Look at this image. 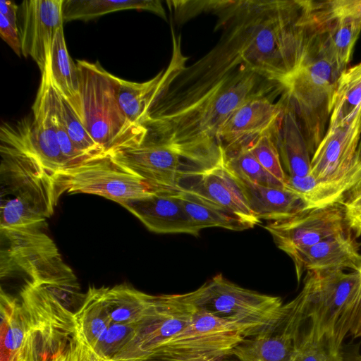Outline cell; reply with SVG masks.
I'll return each instance as SVG.
<instances>
[{
  "label": "cell",
  "instance_id": "obj_33",
  "mask_svg": "<svg viewBox=\"0 0 361 361\" xmlns=\"http://www.w3.org/2000/svg\"><path fill=\"white\" fill-rule=\"evenodd\" d=\"M54 90L66 130L75 147L91 157L104 154L102 149L93 140L71 105L54 88Z\"/></svg>",
  "mask_w": 361,
  "mask_h": 361
},
{
  "label": "cell",
  "instance_id": "obj_30",
  "mask_svg": "<svg viewBox=\"0 0 361 361\" xmlns=\"http://www.w3.org/2000/svg\"><path fill=\"white\" fill-rule=\"evenodd\" d=\"M128 9L149 11L166 20L165 10L161 3L157 0H63L62 6L64 22L86 21L109 13Z\"/></svg>",
  "mask_w": 361,
  "mask_h": 361
},
{
  "label": "cell",
  "instance_id": "obj_23",
  "mask_svg": "<svg viewBox=\"0 0 361 361\" xmlns=\"http://www.w3.org/2000/svg\"><path fill=\"white\" fill-rule=\"evenodd\" d=\"M286 188L303 200L307 209L341 204L361 188V152L351 169L332 180H318L310 173L303 177L287 175Z\"/></svg>",
  "mask_w": 361,
  "mask_h": 361
},
{
  "label": "cell",
  "instance_id": "obj_42",
  "mask_svg": "<svg viewBox=\"0 0 361 361\" xmlns=\"http://www.w3.org/2000/svg\"><path fill=\"white\" fill-rule=\"evenodd\" d=\"M140 361H226V357L216 356H188L171 354H155Z\"/></svg>",
  "mask_w": 361,
  "mask_h": 361
},
{
  "label": "cell",
  "instance_id": "obj_15",
  "mask_svg": "<svg viewBox=\"0 0 361 361\" xmlns=\"http://www.w3.org/2000/svg\"><path fill=\"white\" fill-rule=\"evenodd\" d=\"M63 0H29L18 8L21 53L31 57L43 73L58 31L63 27Z\"/></svg>",
  "mask_w": 361,
  "mask_h": 361
},
{
  "label": "cell",
  "instance_id": "obj_26",
  "mask_svg": "<svg viewBox=\"0 0 361 361\" xmlns=\"http://www.w3.org/2000/svg\"><path fill=\"white\" fill-rule=\"evenodd\" d=\"M99 288L112 323L137 326L155 305L157 295L147 294L128 284Z\"/></svg>",
  "mask_w": 361,
  "mask_h": 361
},
{
  "label": "cell",
  "instance_id": "obj_3",
  "mask_svg": "<svg viewBox=\"0 0 361 361\" xmlns=\"http://www.w3.org/2000/svg\"><path fill=\"white\" fill-rule=\"evenodd\" d=\"M302 322L300 340H324L338 350L361 322V273L307 271L293 300Z\"/></svg>",
  "mask_w": 361,
  "mask_h": 361
},
{
  "label": "cell",
  "instance_id": "obj_44",
  "mask_svg": "<svg viewBox=\"0 0 361 361\" xmlns=\"http://www.w3.org/2000/svg\"><path fill=\"white\" fill-rule=\"evenodd\" d=\"M352 334L354 335L355 337L361 336V322L357 327V329Z\"/></svg>",
  "mask_w": 361,
  "mask_h": 361
},
{
  "label": "cell",
  "instance_id": "obj_12",
  "mask_svg": "<svg viewBox=\"0 0 361 361\" xmlns=\"http://www.w3.org/2000/svg\"><path fill=\"white\" fill-rule=\"evenodd\" d=\"M264 228L276 246L290 257L300 250L350 231L341 204L307 209L288 219L270 222Z\"/></svg>",
  "mask_w": 361,
  "mask_h": 361
},
{
  "label": "cell",
  "instance_id": "obj_2",
  "mask_svg": "<svg viewBox=\"0 0 361 361\" xmlns=\"http://www.w3.org/2000/svg\"><path fill=\"white\" fill-rule=\"evenodd\" d=\"M283 85L242 65L197 100L169 116L148 118L145 140L189 144L216 140L231 114L254 98L276 96ZM218 142V141H217Z\"/></svg>",
  "mask_w": 361,
  "mask_h": 361
},
{
  "label": "cell",
  "instance_id": "obj_18",
  "mask_svg": "<svg viewBox=\"0 0 361 361\" xmlns=\"http://www.w3.org/2000/svg\"><path fill=\"white\" fill-rule=\"evenodd\" d=\"M274 98H254L231 114L216 137L224 151L249 146L259 136L272 130L282 114L284 95L276 103Z\"/></svg>",
  "mask_w": 361,
  "mask_h": 361
},
{
  "label": "cell",
  "instance_id": "obj_7",
  "mask_svg": "<svg viewBox=\"0 0 361 361\" xmlns=\"http://www.w3.org/2000/svg\"><path fill=\"white\" fill-rule=\"evenodd\" d=\"M45 224L0 227L1 279H22L23 284L73 293L77 287L76 278L45 232Z\"/></svg>",
  "mask_w": 361,
  "mask_h": 361
},
{
  "label": "cell",
  "instance_id": "obj_20",
  "mask_svg": "<svg viewBox=\"0 0 361 361\" xmlns=\"http://www.w3.org/2000/svg\"><path fill=\"white\" fill-rule=\"evenodd\" d=\"M175 189L194 192L207 198L252 227L260 222L250 209L235 178L224 162L204 173L185 178Z\"/></svg>",
  "mask_w": 361,
  "mask_h": 361
},
{
  "label": "cell",
  "instance_id": "obj_22",
  "mask_svg": "<svg viewBox=\"0 0 361 361\" xmlns=\"http://www.w3.org/2000/svg\"><path fill=\"white\" fill-rule=\"evenodd\" d=\"M300 338V324L288 310L274 331L246 338L232 355L238 361H295Z\"/></svg>",
  "mask_w": 361,
  "mask_h": 361
},
{
  "label": "cell",
  "instance_id": "obj_43",
  "mask_svg": "<svg viewBox=\"0 0 361 361\" xmlns=\"http://www.w3.org/2000/svg\"><path fill=\"white\" fill-rule=\"evenodd\" d=\"M18 8L19 6L12 1H0V14L4 15L11 24L18 28Z\"/></svg>",
  "mask_w": 361,
  "mask_h": 361
},
{
  "label": "cell",
  "instance_id": "obj_17",
  "mask_svg": "<svg viewBox=\"0 0 361 361\" xmlns=\"http://www.w3.org/2000/svg\"><path fill=\"white\" fill-rule=\"evenodd\" d=\"M173 52L167 68L152 79L134 82L116 77L117 97L120 107L128 121L135 126H143L149 112L171 83L185 68L188 58L180 47V36L172 30Z\"/></svg>",
  "mask_w": 361,
  "mask_h": 361
},
{
  "label": "cell",
  "instance_id": "obj_40",
  "mask_svg": "<svg viewBox=\"0 0 361 361\" xmlns=\"http://www.w3.org/2000/svg\"><path fill=\"white\" fill-rule=\"evenodd\" d=\"M0 35L16 54L20 56L21 43L18 28L11 24L2 14H0Z\"/></svg>",
  "mask_w": 361,
  "mask_h": 361
},
{
  "label": "cell",
  "instance_id": "obj_5",
  "mask_svg": "<svg viewBox=\"0 0 361 361\" xmlns=\"http://www.w3.org/2000/svg\"><path fill=\"white\" fill-rule=\"evenodd\" d=\"M0 227L46 222L63 193L56 176L32 156L1 140Z\"/></svg>",
  "mask_w": 361,
  "mask_h": 361
},
{
  "label": "cell",
  "instance_id": "obj_6",
  "mask_svg": "<svg viewBox=\"0 0 361 361\" xmlns=\"http://www.w3.org/2000/svg\"><path fill=\"white\" fill-rule=\"evenodd\" d=\"M109 154L142 180L151 192L175 189L185 178L204 173L224 159L216 140L178 145L143 140Z\"/></svg>",
  "mask_w": 361,
  "mask_h": 361
},
{
  "label": "cell",
  "instance_id": "obj_13",
  "mask_svg": "<svg viewBox=\"0 0 361 361\" xmlns=\"http://www.w3.org/2000/svg\"><path fill=\"white\" fill-rule=\"evenodd\" d=\"M195 310L181 294L157 295L152 312L135 326L134 338L115 361H140L187 326Z\"/></svg>",
  "mask_w": 361,
  "mask_h": 361
},
{
  "label": "cell",
  "instance_id": "obj_21",
  "mask_svg": "<svg viewBox=\"0 0 361 361\" xmlns=\"http://www.w3.org/2000/svg\"><path fill=\"white\" fill-rule=\"evenodd\" d=\"M290 258L298 281L307 271H359L361 266L359 245L350 231L300 250Z\"/></svg>",
  "mask_w": 361,
  "mask_h": 361
},
{
  "label": "cell",
  "instance_id": "obj_31",
  "mask_svg": "<svg viewBox=\"0 0 361 361\" xmlns=\"http://www.w3.org/2000/svg\"><path fill=\"white\" fill-rule=\"evenodd\" d=\"M312 20V18H311ZM312 23L323 34L328 51L343 73L350 60L353 49L361 31V23L350 18Z\"/></svg>",
  "mask_w": 361,
  "mask_h": 361
},
{
  "label": "cell",
  "instance_id": "obj_25",
  "mask_svg": "<svg viewBox=\"0 0 361 361\" xmlns=\"http://www.w3.org/2000/svg\"><path fill=\"white\" fill-rule=\"evenodd\" d=\"M247 204L259 219L271 222L288 219L306 210L300 197L287 188H271L238 178Z\"/></svg>",
  "mask_w": 361,
  "mask_h": 361
},
{
  "label": "cell",
  "instance_id": "obj_11",
  "mask_svg": "<svg viewBox=\"0 0 361 361\" xmlns=\"http://www.w3.org/2000/svg\"><path fill=\"white\" fill-rule=\"evenodd\" d=\"M195 308L187 326L144 358L155 354L227 357L246 339L231 324Z\"/></svg>",
  "mask_w": 361,
  "mask_h": 361
},
{
  "label": "cell",
  "instance_id": "obj_45",
  "mask_svg": "<svg viewBox=\"0 0 361 361\" xmlns=\"http://www.w3.org/2000/svg\"><path fill=\"white\" fill-rule=\"evenodd\" d=\"M359 271H360V272L361 273V266H360V270H359Z\"/></svg>",
  "mask_w": 361,
  "mask_h": 361
},
{
  "label": "cell",
  "instance_id": "obj_16",
  "mask_svg": "<svg viewBox=\"0 0 361 361\" xmlns=\"http://www.w3.org/2000/svg\"><path fill=\"white\" fill-rule=\"evenodd\" d=\"M361 111L350 122L327 130L315 149L310 174L318 180H332L345 175L361 152Z\"/></svg>",
  "mask_w": 361,
  "mask_h": 361
},
{
  "label": "cell",
  "instance_id": "obj_4",
  "mask_svg": "<svg viewBox=\"0 0 361 361\" xmlns=\"http://www.w3.org/2000/svg\"><path fill=\"white\" fill-rule=\"evenodd\" d=\"M342 73L328 51L323 34L311 20L302 61L283 85L312 154L326 131Z\"/></svg>",
  "mask_w": 361,
  "mask_h": 361
},
{
  "label": "cell",
  "instance_id": "obj_39",
  "mask_svg": "<svg viewBox=\"0 0 361 361\" xmlns=\"http://www.w3.org/2000/svg\"><path fill=\"white\" fill-rule=\"evenodd\" d=\"M342 205L349 230L355 238H361V188L350 195Z\"/></svg>",
  "mask_w": 361,
  "mask_h": 361
},
{
  "label": "cell",
  "instance_id": "obj_28",
  "mask_svg": "<svg viewBox=\"0 0 361 361\" xmlns=\"http://www.w3.org/2000/svg\"><path fill=\"white\" fill-rule=\"evenodd\" d=\"M75 340L80 353L95 345L112 322L103 302L100 288L90 287L82 305L74 312Z\"/></svg>",
  "mask_w": 361,
  "mask_h": 361
},
{
  "label": "cell",
  "instance_id": "obj_1",
  "mask_svg": "<svg viewBox=\"0 0 361 361\" xmlns=\"http://www.w3.org/2000/svg\"><path fill=\"white\" fill-rule=\"evenodd\" d=\"M225 18L243 64L283 85L303 57L311 23L309 1H234Z\"/></svg>",
  "mask_w": 361,
  "mask_h": 361
},
{
  "label": "cell",
  "instance_id": "obj_37",
  "mask_svg": "<svg viewBox=\"0 0 361 361\" xmlns=\"http://www.w3.org/2000/svg\"><path fill=\"white\" fill-rule=\"evenodd\" d=\"M295 361H343L341 350L324 340L302 338Z\"/></svg>",
  "mask_w": 361,
  "mask_h": 361
},
{
  "label": "cell",
  "instance_id": "obj_29",
  "mask_svg": "<svg viewBox=\"0 0 361 361\" xmlns=\"http://www.w3.org/2000/svg\"><path fill=\"white\" fill-rule=\"evenodd\" d=\"M174 190L186 213L202 230L220 227L231 231H243L253 228L225 208L196 193Z\"/></svg>",
  "mask_w": 361,
  "mask_h": 361
},
{
  "label": "cell",
  "instance_id": "obj_8",
  "mask_svg": "<svg viewBox=\"0 0 361 361\" xmlns=\"http://www.w3.org/2000/svg\"><path fill=\"white\" fill-rule=\"evenodd\" d=\"M181 295L195 307L237 328L245 338L274 331L288 312L280 297L243 288L222 274Z\"/></svg>",
  "mask_w": 361,
  "mask_h": 361
},
{
  "label": "cell",
  "instance_id": "obj_34",
  "mask_svg": "<svg viewBox=\"0 0 361 361\" xmlns=\"http://www.w3.org/2000/svg\"><path fill=\"white\" fill-rule=\"evenodd\" d=\"M49 104L51 119L61 152L66 161V169L77 166L90 158L91 157L87 156L79 150L70 138L56 99L54 90L51 83L50 78L49 85Z\"/></svg>",
  "mask_w": 361,
  "mask_h": 361
},
{
  "label": "cell",
  "instance_id": "obj_27",
  "mask_svg": "<svg viewBox=\"0 0 361 361\" xmlns=\"http://www.w3.org/2000/svg\"><path fill=\"white\" fill-rule=\"evenodd\" d=\"M46 68L53 87L68 102L82 122L79 71L68 54L63 27L54 39Z\"/></svg>",
  "mask_w": 361,
  "mask_h": 361
},
{
  "label": "cell",
  "instance_id": "obj_14",
  "mask_svg": "<svg viewBox=\"0 0 361 361\" xmlns=\"http://www.w3.org/2000/svg\"><path fill=\"white\" fill-rule=\"evenodd\" d=\"M49 77L47 70L42 80L32 106L33 120L20 133H10L1 128V140L11 143L32 156L55 176L67 168L61 152L50 116L49 104Z\"/></svg>",
  "mask_w": 361,
  "mask_h": 361
},
{
  "label": "cell",
  "instance_id": "obj_38",
  "mask_svg": "<svg viewBox=\"0 0 361 361\" xmlns=\"http://www.w3.org/2000/svg\"><path fill=\"white\" fill-rule=\"evenodd\" d=\"M176 19L183 22L202 11H212L218 13L228 6L231 1H171Z\"/></svg>",
  "mask_w": 361,
  "mask_h": 361
},
{
  "label": "cell",
  "instance_id": "obj_35",
  "mask_svg": "<svg viewBox=\"0 0 361 361\" xmlns=\"http://www.w3.org/2000/svg\"><path fill=\"white\" fill-rule=\"evenodd\" d=\"M309 6L313 21L350 18L361 23V0L309 1Z\"/></svg>",
  "mask_w": 361,
  "mask_h": 361
},
{
  "label": "cell",
  "instance_id": "obj_36",
  "mask_svg": "<svg viewBox=\"0 0 361 361\" xmlns=\"http://www.w3.org/2000/svg\"><path fill=\"white\" fill-rule=\"evenodd\" d=\"M272 130L259 136L248 147L262 167L286 185L287 174L282 166Z\"/></svg>",
  "mask_w": 361,
  "mask_h": 361
},
{
  "label": "cell",
  "instance_id": "obj_32",
  "mask_svg": "<svg viewBox=\"0 0 361 361\" xmlns=\"http://www.w3.org/2000/svg\"><path fill=\"white\" fill-rule=\"evenodd\" d=\"M224 165L235 176L261 185L286 188L283 183L262 167L248 146L224 151Z\"/></svg>",
  "mask_w": 361,
  "mask_h": 361
},
{
  "label": "cell",
  "instance_id": "obj_10",
  "mask_svg": "<svg viewBox=\"0 0 361 361\" xmlns=\"http://www.w3.org/2000/svg\"><path fill=\"white\" fill-rule=\"evenodd\" d=\"M56 180L63 192L97 195L120 204L151 192L142 180L105 153L66 169Z\"/></svg>",
  "mask_w": 361,
  "mask_h": 361
},
{
  "label": "cell",
  "instance_id": "obj_24",
  "mask_svg": "<svg viewBox=\"0 0 361 361\" xmlns=\"http://www.w3.org/2000/svg\"><path fill=\"white\" fill-rule=\"evenodd\" d=\"M282 114L272 130L282 166L290 176L310 173V151L295 111L285 92Z\"/></svg>",
  "mask_w": 361,
  "mask_h": 361
},
{
  "label": "cell",
  "instance_id": "obj_41",
  "mask_svg": "<svg viewBox=\"0 0 361 361\" xmlns=\"http://www.w3.org/2000/svg\"><path fill=\"white\" fill-rule=\"evenodd\" d=\"M43 361H81L75 337L52 354L46 356Z\"/></svg>",
  "mask_w": 361,
  "mask_h": 361
},
{
  "label": "cell",
  "instance_id": "obj_19",
  "mask_svg": "<svg viewBox=\"0 0 361 361\" xmlns=\"http://www.w3.org/2000/svg\"><path fill=\"white\" fill-rule=\"evenodd\" d=\"M121 205L154 233L197 236L202 230L186 213L172 189L153 190L147 196L126 201Z\"/></svg>",
  "mask_w": 361,
  "mask_h": 361
},
{
  "label": "cell",
  "instance_id": "obj_9",
  "mask_svg": "<svg viewBox=\"0 0 361 361\" xmlns=\"http://www.w3.org/2000/svg\"><path fill=\"white\" fill-rule=\"evenodd\" d=\"M80 76L82 123L104 153L141 143L144 126L130 124L117 97L116 77L98 63L77 61Z\"/></svg>",
  "mask_w": 361,
  "mask_h": 361
}]
</instances>
